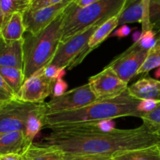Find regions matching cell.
Instances as JSON below:
<instances>
[{
  "label": "cell",
  "mask_w": 160,
  "mask_h": 160,
  "mask_svg": "<svg viewBox=\"0 0 160 160\" xmlns=\"http://www.w3.org/2000/svg\"><path fill=\"white\" fill-rule=\"evenodd\" d=\"M38 145L58 148L64 158L75 156L112 157L130 150L160 144V138L150 132L145 124L134 129L104 131L97 123L51 128Z\"/></svg>",
  "instance_id": "obj_1"
},
{
  "label": "cell",
  "mask_w": 160,
  "mask_h": 160,
  "mask_svg": "<svg viewBox=\"0 0 160 160\" xmlns=\"http://www.w3.org/2000/svg\"><path fill=\"white\" fill-rule=\"evenodd\" d=\"M141 102L131 96L127 89L115 98L96 100L84 107L73 110L47 113L45 128L51 129L58 127L97 123L103 120L126 117L141 118L142 112L138 109Z\"/></svg>",
  "instance_id": "obj_2"
},
{
  "label": "cell",
  "mask_w": 160,
  "mask_h": 160,
  "mask_svg": "<svg viewBox=\"0 0 160 160\" xmlns=\"http://www.w3.org/2000/svg\"><path fill=\"white\" fill-rule=\"evenodd\" d=\"M69 7V6H68ZM68 7L47 28L37 34L23 35V74L24 81L48 66L61 43L62 26L68 13Z\"/></svg>",
  "instance_id": "obj_3"
},
{
  "label": "cell",
  "mask_w": 160,
  "mask_h": 160,
  "mask_svg": "<svg viewBox=\"0 0 160 160\" xmlns=\"http://www.w3.org/2000/svg\"><path fill=\"white\" fill-rule=\"evenodd\" d=\"M126 0H100L83 8H78L74 2L68 7V13L62 26L61 43L88 28L101 22H106L120 15Z\"/></svg>",
  "instance_id": "obj_4"
},
{
  "label": "cell",
  "mask_w": 160,
  "mask_h": 160,
  "mask_svg": "<svg viewBox=\"0 0 160 160\" xmlns=\"http://www.w3.org/2000/svg\"><path fill=\"white\" fill-rule=\"evenodd\" d=\"M105 22H101L88 28L85 31L60 43L54 57L49 64L61 69H72L88 56V44L92 34Z\"/></svg>",
  "instance_id": "obj_5"
},
{
  "label": "cell",
  "mask_w": 160,
  "mask_h": 160,
  "mask_svg": "<svg viewBox=\"0 0 160 160\" xmlns=\"http://www.w3.org/2000/svg\"><path fill=\"white\" fill-rule=\"evenodd\" d=\"M40 104L15 98L0 107V136L12 131H24L28 117Z\"/></svg>",
  "instance_id": "obj_6"
},
{
  "label": "cell",
  "mask_w": 160,
  "mask_h": 160,
  "mask_svg": "<svg viewBox=\"0 0 160 160\" xmlns=\"http://www.w3.org/2000/svg\"><path fill=\"white\" fill-rule=\"evenodd\" d=\"M148 50L142 48L138 42H134L127 51L116 57L107 67H110L122 81L128 84L144 64Z\"/></svg>",
  "instance_id": "obj_7"
},
{
  "label": "cell",
  "mask_w": 160,
  "mask_h": 160,
  "mask_svg": "<svg viewBox=\"0 0 160 160\" xmlns=\"http://www.w3.org/2000/svg\"><path fill=\"white\" fill-rule=\"evenodd\" d=\"M98 100L88 84L71 89L59 97H53L46 103L47 113L65 112L84 107ZM46 113V114H47Z\"/></svg>",
  "instance_id": "obj_8"
},
{
  "label": "cell",
  "mask_w": 160,
  "mask_h": 160,
  "mask_svg": "<svg viewBox=\"0 0 160 160\" xmlns=\"http://www.w3.org/2000/svg\"><path fill=\"white\" fill-rule=\"evenodd\" d=\"M43 69L25 80L16 95L17 99L24 102L42 103L45 98L52 94L56 81L47 78L44 74Z\"/></svg>",
  "instance_id": "obj_9"
},
{
  "label": "cell",
  "mask_w": 160,
  "mask_h": 160,
  "mask_svg": "<svg viewBox=\"0 0 160 160\" xmlns=\"http://www.w3.org/2000/svg\"><path fill=\"white\" fill-rule=\"evenodd\" d=\"M88 84L98 100L115 98L128 88V84L122 81L109 67H105L98 74L91 77Z\"/></svg>",
  "instance_id": "obj_10"
},
{
  "label": "cell",
  "mask_w": 160,
  "mask_h": 160,
  "mask_svg": "<svg viewBox=\"0 0 160 160\" xmlns=\"http://www.w3.org/2000/svg\"><path fill=\"white\" fill-rule=\"evenodd\" d=\"M73 0H63L52 6L36 10L26 9L23 12V21L26 32L37 34L48 26L58 16L60 15Z\"/></svg>",
  "instance_id": "obj_11"
},
{
  "label": "cell",
  "mask_w": 160,
  "mask_h": 160,
  "mask_svg": "<svg viewBox=\"0 0 160 160\" xmlns=\"http://www.w3.org/2000/svg\"><path fill=\"white\" fill-rule=\"evenodd\" d=\"M23 40L6 41L0 34V66L23 70Z\"/></svg>",
  "instance_id": "obj_12"
},
{
  "label": "cell",
  "mask_w": 160,
  "mask_h": 160,
  "mask_svg": "<svg viewBox=\"0 0 160 160\" xmlns=\"http://www.w3.org/2000/svg\"><path fill=\"white\" fill-rule=\"evenodd\" d=\"M128 89L131 96L141 101L160 99V81L149 76L142 77Z\"/></svg>",
  "instance_id": "obj_13"
},
{
  "label": "cell",
  "mask_w": 160,
  "mask_h": 160,
  "mask_svg": "<svg viewBox=\"0 0 160 160\" xmlns=\"http://www.w3.org/2000/svg\"><path fill=\"white\" fill-rule=\"evenodd\" d=\"M31 144L26 138L23 131L5 134L0 136V156L6 154L23 155Z\"/></svg>",
  "instance_id": "obj_14"
},
{
  "label": "cell",
  "mask_w": 160,
  "mask_h": 160,
  "mask_svg": "<svg viewBox=\"0 0 160 160\" xmlns=\"http://www.w3.org/2000/svg\"><path fill=\"white\" fill-rule=\"evenodd\" d=\"M47 113L46 103L42 102L37 109L31 112L23 131L25 137L31 143L41 130L45 126V115Z\"/></svg>",
  "instance_id": "obj_15"
},
{
  "label": "cell",
  "mask_w": 160,
  "mask_h": 160,
  "mask_svg": "<svg viewBox=\"0 0 160 160\" xmlns=\"http://www.w3.org/2000/svg\"><path fill=\"white\" fill-rule=\"evenodd\" d=\"M26 32L23 21V13L15 12L2 24L1 35L6 41H18L23 38Z\"/></svg>",
  "instance_id": "obj_16"
},
{
  "label": "cell",
  "mask_w": 160,
  "mask_h": 160,
  "mask_svg": "<svg viewBox=\"0 0 160 160\" xmlns=\"http://www.w3.org/2000/svg\"><path fill=\"white\" fill-rule=\"evenodd\" d=\"M144 16L143 0H126L123 9L119 15V26L127 23H142Z\"/></svg>",
  "instance_id": "obj_17"
},
{
  "label": "cell",
  "mask_w": 160,
  "mask_h": 160,
  "mask_svg": "<svg viewBox=\"0 0 160 160\" xmlns=\"http://www.w3.org/2000/svg\"><path fill=\"white\" fill-rule=\"evenodd\" d=\"M142 31H152L160 38V0H149L148 9L142 22Z\"/></svg>",
  "instance_id": "obj_18"
},
{
  "label": "cell",
  "mask_w": 160,
  "mask_h": 160,
  "mask_svg": "<svg viewBox=\"0 0 160 160\" xmlns=\"http://www.w3.org/2000/svg\"><path fill=\"white\" fill-rule=\"evenodd\" d=\"M114 160H160V144L116 155Z\"/></svg>",
  "instance_id": "obj_19"
},
{
  "label": "cell",
  "mask_w": 160,
  "mask_h": 160,
  "mask_svg": "<svg viewBox=\"0 0 160 160\" xmlns=\"http://www.w3.org/2000/svg\"><path fill=\"white\" fill-rule=\"evenodd\" d=\"M30 160H64V154L58 148L31 144L24 153Z\"/></svg>",
  "instance_id": "obj_20"
},
{
  "label": "cell",
  "mask_w": 160,
  "mask_h": 160,
  "mask_svg": "<svg viewBox=\"0 0 160 160\" xmlns=\"http://www.w3.org/2000/svg\"><path fill=\"white\" fill-rule=\"evenodd\" d=\"M118 17L119 15L108 20L94 32L88 44V52H91L100 44L102 43L103 41L119 26Z\"/></svg>",
  "instance_id": "obj_21"
},
{
  "label": "cell",
  "mask_w": 160,
  "mask_h": 160,
  "mask_svg": "<svg viewBox=\"0 0 160 160\" xmlns=\"http://www.w3.org/2000/svg\"><path fill=\"white\" fill-rule=\"evenodd\" d=\"M0 74L17 95L24 82L23 70L15 67L0 66Z\"/></svg>",
  "instance_id": "obj_22"
},
{
  "label": "cell",
  "mask_w": 160,
  "mask_h": 160,
  "mask_svg": "<svg viewBox=\"0 0 160 160\" xmlns=\"http://www.w3.org/2000/svg\"><path fill=\"white\" fill-rule=\"evenodd\" d=\"M160 67V38L156 39L154 45L148 50L145 62L138 72V74H144L155 68Z\"/></svg>",
  "instance_id": "obj_23"
},
{
  "label": "cell",
  "mask_w": 160,
  "mask_h": 160,
  "mask_svg": "<svg viewBox=\"0 0 160 160\" xmlns=\"http://www.w3.org/2000/svg\"><path fill=\"white\" fill-rule=\"evenodd\" d=\"M141 119L150 132L156 134L160 129V103L148 112H142Z\"/></svg>",
  "instance_id": "obj_24"
},
{
  "label": "cell",
  "mask_w": 160,
  "mask_h": 160,
  "mask_svg": "<svg viewBox=\"0 0 160 160\" xmlns=\"http://www.w3.org/2000/svg\"><path fill=\"white\" fill-rule=\"evenodd\" d=\"M15 98V92L0 74V107Z\"/></svg>",
  "instance_id": "obj_25"
},
{
  "label": "cell",
  "mask_w": 160,
  "mask_h": 160,
  "mask_svg": "<svg viewBox=\"0 0 160 160\" xmlns=\"http://www.w3.org/2000/svg\"><path fill=\"white\" fill-rule=\"evenodd\" d=\"M44 74L49 79L56 81L59 78H62L65 74V69L59 68L55 65L48 64L43 69Z\"/></svg>",
  "instance_id": "obj_26"
},
{
  "label": "cell",
  "mask_w": 160,
  "mask_h": 160,
  "mask_svg": "<svg viewBox=\"0 0 160 160\" xmlns=\"http://www.w3.org/2000/svg\"><path fill=\"white\" fill-rule=\"evenodd\" d=\"M156 41V37L155 33L152 31H148L145 32H142L141 38L138 41V42L142 48L150 49L154 45Z\"/></svg>",
  "instance_id": "obj_27"
},
{
  "label": "cell",
  "mask_w": 160,
  "mask_h": 160,
  "mask_svg": "<svg viewBox=\"0 0 160 160\" xmlns=\"http://www.w3.org/2000/svg\"><path fill=\"white\" fill-rule=\"evenodd\" d=\"M63 0H33L30 2L29 6L27 9L36 10V9H42V8L46 7V6L57 4V3L61 2Z\"/></svg>",
  "instance_id": "obj_28"
},
{
  "label": "cell",
  "mask_w": 160,
  "mask_h": 160,
  "mask_svg": "<svg viewBox=\"0 0 160 160\" xmlns=\"http://www.w3.org/2000/svg\"><path fill=\"white\" fill-rule=\"evenodd\" d=\"M160 103V99L158 100H143L138 106V109L142 112H148L154 109Z\"/></svg>",
  "instance_id": "obj_29"
},
{
  "label": "cell",
  "mask_w": 160,
  "mask_h": 160,
  "mask_svg": "<svg viewBox=\"0 0 160 160\" xmlns=\"http://www.w3.org/2000/svg\"><path fill=\"white\" fill-rule=\"evenodd\" d=\"M67 84L65 81L62 80V78H59L56 80V84H55L54 88H53L52 95L53 97H59L63 95L67 92Z\"/></svg>",
  "instance_id": "obj_30"
},
{
  "label": "cell",
  "mask_w": 160,
  "mask_h": 160,
  "mask_svg": "<svg viewBox=\"0 0 160 160\" xmlns=\"http://www.w3.org/2000/svg\"><path fill=\"white\" fill-rule=\"evenodd\" d=\"M131 31H132V29L127 24L122 25L117 31H115V32L112 33V36H117L118 38H124L129 35L131 34Z\"/></svg>",
  "instance_id": "obj_31"
},
{
  "label": "cell",
  "mask_w": 160,
  "mask_h": 160,
  "mask_svg": "<svg viewBox=\"0 0 160 160\" xmlns=\"http://www.w3.org/2000/svg\"><path fill=\"white\" fill-rule=\"evenodd\" d=\"M64 160H114L112 157H97V156H75L64 158Z\"/></svg>",
  "instance_id": "obj_32"
},
{
  "label": "cell",
  "mask_w": 160,
  "mask_h": 160,
  "mask_svg": "<svg viewBox=\"0 0 160 160\" xmlns=\"http://www.w3.org/2000/svg\"><path fill=\"white\" fill-rule=\"evenodd\" d=\"M98 1L100 0H73V2L78 8H83Z\"/></svg>",
  "instance_id": "obj_33"
},
{
  "label": "cell",
  "mask_w": 160,
  "mask_h": 160,
  "mask_svg": "<svg viewBox=\"0 0 160 160\" xmlns=\"http://www.w3.org/2000/svg\"><path fill=\"white\" fill-rule=\"evenodd\" d=\"M0 160H23V155L6 154L0 156Z\"/></svg>",
  "instance_id": "obj_34"
},
{
  "label": "cell",
  "mask_w": 160,
  "mask_h": 160,
  "mask_svg": "<svg viewBox=\"0 0 160 160\" xmlns=\"http://www.w3.org/2000/svg\"><path fill=\"white\" fill-rule=\"evenodd\" d=\"M2 23H3V14H2V11L1 5H0V34H1V30H2Z\"/></svg>",
  "instance_id": "obj_35"
},
{
  "label": "cell",
  "mask_w": 160,
  "mask_h": 160,
  "mask_svg": "<svg viewBox=\"0 0 160 160\" xmlns=\"http://www.w3.org/2000/svg\"><path fill=\"white\" fill-rule=\"evenodd\" d=\"M148 4H149V0H143V5H144V15H145V12L147 11L148 9ZM144 17V16H143Z\"/></svg>",
  "instance_id": "obj_36"
},
{
  "label": "cell",
  "mask_w": 160,
  "mask_h": 160,
  "mask_svg": "<svg viewBox=\"0 0 160 160\" xmlns=\"http://www.w3.org/2000/svg\"><path fill=\"white\" fill-rule=\"evenodd\" d=\"M155 76H156V78H157V79L160 78V67L156 70V71L155 72Z\"/></svg>",
  "instance_id": "obj_37"
},
{
  "label": "cell",
  "mask_w": 160,
  "mask_h": 160,
  "mask_svg": "<svg viewBox=\"0 0 160 160\" xmlns=\"http://www.w3.org/2000/svg\"><path fill=\"white\" fill-rule=\"evenodd\" d=\"M23 160H30V159H28V157L26 156V155L23 154Z\"/></svg>",
  "instance_id": "obj_38"
},
{
  "label": "cell",
  "mask_w": 160,
  "mask_h": 160,
  "mask_svg": "<svg viewBox=\"0 0 160 160\" xmlns=\"http://www.w3.org/2000/svg\"><path fill=\"white\" fill-rule=\"evenodd\" d=\"M156 135H157V136H159V137H160V129L159 130V131H157V132L156 133Z\"/></svg>",
  "instance_id": "obj_39"
},
{
  "label": "cell",
  "mask_w": 160,
  "mask_h": 160,
  "mask_svg": "<svg viewBox=\"0 0 160 160\" xmlns=\"http://www.w3.org/2000/svg\"><path fill=\"white\" fill-rule=\"evenodd\" d=\"M28 1L29 2H31V1H33V0H28Z\"/></svg>",
  "instance_id": "obj_40"
},
{
  "label": "cell",
  "mask_w": 160,
  "mask_h": 160,
  "mask_svg": "<svg viewBox=\"0 0 160 160\" xmlns=\"http://www.w3.org/2000/svg\"><path fill=\"white\" fill-rule=\"evenodd\" d=\"M159 138H160V137H159Z\"/></svg>",
  "instance_id": "obj_41"
}]
</instances>
